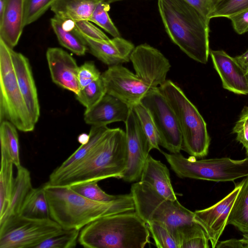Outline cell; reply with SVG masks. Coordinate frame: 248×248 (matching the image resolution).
<instances>
[{
    "mask_svg": "<svg viewBox=\"0 0 248 248\" xmlns=\"http://www.w3.org/2000/svg\"><path fill=\"white\" fill-rule=\"evenodd\" d=\"M128 160L126 134L120 128H110L85 157L66 170L51 173L48 184L71 186L111 177L122 178Z\"/></svg>",
    "mask_w": 248,
    "mask_h": 248,
    "instance_id": "6da1fadb",
    "label": "cell"
},
{
    "mask_svg": "<svg viewBox=\"0 0 248 248\" xmlns=\"http://www.w3.org/2000/svg\"><path fill=\"white\" fill-rule=\"evenodd\" d=\"M50 218L64 229L80 230L100 218L117 214L135 212L131 193L116 200L101 202L88 199L70 186L43 185Z\"/></svg>",
    "mask_w": 248,
    "mask_h": 248,
    "instance_id": "7a4b0ae2",
    "label": "cell"
},
{
    "mask_svg": "<svg viewBox=\"0 0 248 248\" xmlns=\"http://www.w3.org/2000/svg\"><path fill=\"white\" fill-rule=\"evenodd\" d=\"M159 13L168 36L193 60L202 64L209 55V25L184 0H157Z\"/></svg>",
    "mask_w": 248,
    "mask_h": 248,
    "instance_id": "3957f363",
    "label": "cell"
},
{
    "mask_svg": "<svg viewBox=\"0 0 248 248\" xmlns=\"http://www.w3.org/2000/svg\"><path fill=\"white\" fill-rule=\"evenodd\" d=\"M135 211L147 223L156 221L165 225L180 248L186 240L206 233L194 219V213L177 200L172 201L159 195L149 185L140 181L131 188Z\"/></svg>",
    "mask_w": 248,
    "mask_h": 248,
    "instance_id": "277c9868",
    "label": "cell"
},
{
    "mask_svg": "<svg viewBox=\"0 0 248 248\" xmlns=\"http://www.w3.org/2000/svg\"><path fill=\"white\" fill-rule=\"evenodd\" d=\"M146 223L135 212L108 216L86 225L78 241L87 248H143L150 242Z\"/></svg>",
    "mask_w": 248,
    "mask_h": 248,
    "instance_id": "5b68a950",
    "label": "cell"
},
{
    "mask_svg": "<svg viewBox=\"0 0 248 248\" xmlns=\"http://www.w3.org/2000/svg\"><path fill=\"white\" fill-rule=\"evenodd\" d=\"M176 116L182 136V150L202 158L208 153L210 138L206 123L182 89L170 80L159 87Z\"/></svg>",
    "mask_w": 248,
    "mask_h": 248,
    "instance_id": "8992f818",
    "label": "cell"
},
{
    "mask_svg": "<svg viewBox=\"0 0 248 248\" xmlns=\"http://www.w3.org/2000/svg\"><path fill=\"white\" fill-rule=\"evenodd\" d=\"M171 169L181 178L214 182L233 181L248 176V156L241 160L228 157L197 160L184 157L180 153L161 152Z\"/></svg>",
    "mask_w": 248,
    "mask_h": 248,
    "instance_id": "52a82bcc",
    "label": "cell"
},
{
    "mask_svg": "<svg viewBox=\"0 0 248 248\" xmlns=\"http://www.w3.org/2000/svg\"><path fill=\"white\" fill-rule=\"evenodd\" d=\"M0 122L8 121L17 129L33 130V123L19 88L10 48L0 38Z\"/></svg>",
    "mask_w": 248,
    "mask_h": 248,
    "instance_id": "ba28073f",
    "label": "cell"
},
{
    "mask_svg": "<svg viewBox=\"0 0 248 248\" xmlns=\"http://www.w3.org/2000/svg\"><path fill=\"white\" fill-rule=\"evenodd\" d=\"M63 229L50 218L19 215L0 226V248H36Z\"/></svg>",
    "mask_w": 248,
    "mask_h": 248,
    "instance_id": "9c48e42d",
    "label": "cell"
},
{
    "mask_svg": "<svg viewBox=\"0 0 248 248\" xmlns=\"http://www.w3.org/2000/svg\"><path fill=\"white\" fill-rule=\"evenodd\" d=\"M150 112L159 144L170 153H180L182 136L176 116L159 88H151L140 101Z\"/></svg>",
    "mask_w": 248,
    "mask_h": 248,
    "instance_id": "30bf717a",
    "label": "cell"
},
{
    "mask_svg": "<svg viewBox=\"0 0 248 248\" xmlns=\"http://www.w3.org/2000/svg\"><path fill=\"white\" fill-rule=\"evenodd\" d=\"M101 78L106 93L118 98L130 108L140 102L151 89L122 64L108 66L101 74Z\"/></svg>",
    "mask_w": 248,
    "mask_h": 248,
    "instance_id": "8fae6325",
    "label": "cell"
},
{
    "mask_svg": "<svg viewBox=\"0 0 248 248\" xmlns=\"http://www.w3.org/2000/svg\"><path fill=\"white\" fill-rule=\"evenodd\" d=\"M128 153L126 169L121 179L127 182H137L152 150L140 121L131 108L124 123Z\"/></svg>",
    "mask_w": 248,
    "mask_h": 248,
    "instance_id": "7c38bea8",
    "label": "cell"
},
{
    "mask_svg": "<svg viewBox=\"0 0 248 248\" xmlns=\"http://www.w3.org/2000/svg\"><path fill=\"white\" fill-rule=\"evenodd\" d=\"M130 60L135 74L150 88H158L167 80L171 65L157 49L146 43L139 45L135 47Z\"/></svg>",
    "mask_w": 248,
    "mask_h": 248,
    "instance_id": "4fadbf2b",
    "label": "cell"
},
{
    "mask_svg": "<svg viewBox=\"0 0 248 248\" xmlns=\"http://www.w3.org/2000/svg\"><path fill=\"white\" fill-rule=\"evenodd\" d=\"M242 184V181L235 184L230 193L213 205L194 212L195 221L204 230L213 248H216L228 225L229 214Z\"/></svg>",
    "mask_w": 248,
    "mask_h": 248,
    "instance_id": "5bb4252c",
    "label": "cell"
},
{
    "mask_svg": "<svg viewBox=\"0 0 248 248\" xmlns=\"http://www.w3.org/2000/svg\"><path fill=\"white\" fill-rule=\"evenodd\" d=\"M46 57L52 81L59 86L77 94L80 90L79 67L75 59L58 47L48 48Z\"/></svg>",
    "mask_w": 248,
    "mask_h": 248,
    "instance_id": "9a60e30c",
    "label": "cell"
},
{
    "mask_svg": "<svg viewBox=\"0 0 248 248\" xmlns=\"http://www.w3.org/2000/svg\"><path fill=\"white\" fill-rule=\"evenodd\" d=\"M214 66L218 74L224 89L238 94H248L246 72L235 58L222 50L210 49Z\"/></svg>",
    "mask_w": 248,
    "mask_h": 248,
    "instance_id": "2e32d148",
    "label": "cell"
},
{
    "mask_svg": "<svg viewBox=\"0 0 248 248\" xmlns=\"http://www.w3.org/2000/svg\"><path fill=\"white\" fill-rule=\"evenodd\" d=\"M81 35L91 53L108 66L122 64L130 61L131 54L135 47L131 42L121 37H113L108 40H99Z\"/></svg>",
    "mask_w": 248,
    "mask_h": 248,
    "instance_id": "e0dca14e",
    "label": "cell"
},
{
    "mask_svg": "<svg viewBox=\"0 0 248 248\" xmlns=\"http://www.w3.org/2000/svg\"><path fill=\"white\" fill-rule=\"evenodd\" d=\"M11 53L19 88L31 119L35 124L40 117V106L29 61L22 54L12 48Z\"/></svg>",
    "mask_w": 248,
    "mask_h": 248,
    "instance_id": "ac0fdd59",
    "label": "cell"
},
{
    "mask_svg": "<svg viewBox=\"0 0 248 248\" xmlns=\"http://www.w3.org/2000/svg\"><path fill=\"white\" fill-rule=\"evenodd\" d=\"M131 108L118 98L106 93L97 104L86 109L84 119L86 124L92 125L107 126L114 122L125 123Z\"/></svg>",
    "mask_w": 248,
    "mask_h": 248,
    "instance_id": "d6986e66",
    "label": "cell"
},
{
    "mask_svg": "<svg viewBox=\"0 0 248 248\" xmlns=\"http://www.w3.org/2000/svg\"><path fill=\"white\" fill-rule=\"evenodd\" d=\"M24 25V0H6L0 16V38L11 48L18 43Z\"/></svg>",
    "mask_w": 248,
    "mask_h": 248,
    "instance_id": "ffe728a7",
    "label": "cell"
},
{
    "mask_svg": "<svg viewBox=\"0 0 248 248\" xmlns=\"http://www.w3.org/2000/svg\"><path fill=\"white\" fill-rule=\"evenodd\" d=\"M140 181L149 185L164 198L172 201L177 200L167 167L150 155L144 166Z\"/></svg>",
    "mask_w": 248,
    "mask_h": 248,
    "instance_id": "44dd1931",
    "label": "cell"
},
{
    "mask_svg": "<svg viewBox=\"0 0 248 248\" xmlns=\"http://www.w3.org/2000/svg\"><path fill=\"white\" fill-rule=\"evenodd\" d=\"M50 23L62 46L77 55H85L88 48L83 37L75 29L74 21L54 16L50 19Z\"/></svg>",
    "mask_w": 248,
    "mask_h": 248,
    "instance_id": "7402d4cb",
    "label": "cell"
},
{
    "mask_svg": "<svg viewBox=\"0 0 248 248\" xmlns=\"http://www.w3.org/2000/svg\"><path fill=\"white\" fill-rule=\"evenodd\" d=\"M16 169L17 174L10 205L4 215L0 217V226L20 215L24 202L33 188L28 170L21 165Z\"/></svg>",
    "mask_w": 248,
    "mask_h": 248,
    "instance_id": "603a6c76",
    "label": "cell"
},
{
    "mask_svg": "<svg viewBox=\"0 0 248 248\" xmlns=\"http://www.w3.org/2000/svg\"><path fill=\"white\" fill-rule=\"evenodd\" d=\"M102 0H56L50 9L55 16L64 20H88Z\"/></svg>",
    "mask_w": 248,
    "mask_h": 248,
    "instance_id": "cb8c5ba5",
    "label": "cell"
},
{
    "mask_svg": "<svg viewBox=\"0 0 248 248\" xmlns=\"http://www.w3.org/2000/svg\"><path fill=\"white\" fill-rule=\"evenodd\" d=\"M13 162L7 151L1 148L0 171V217L9 207L14 189Z\"/></svg>",
    "mask_w": 248,
    "mask_h": 248,
    "instance_id": "d4e9b609",
    "label": "cell"
},
{
    "mask_svg": "<svg viewBox=\"0 0 248 248\" xmlns=\"http://www.w3.org/2000/svg\"><path fill=\"white\" fill-rule=\"evenodd\" d=\"M242 186L229 214L227 224L248 234V176L242 181Z\"/></svg>",
    "mask_w": 248,
    "mask_h": 248,
    "instance_id": "484cf974",
    "label": "cell"
},
{
    "mask_svg": "<svg viewBox=\"0 0 248 248\" xmlns=\"http://www.w3.org/2000/svg\"><path fill=\"white\" fill-rule=\"evenodd\" d=\"M20 215L33 218H50L44 185L31 190L24 202Z\"/></svg>",
    "mask_w": 248,
    "mask_h": 248,
    "instance_id": "4316f807",
    "label": "cell"
},
{
    "mask_svg": "<svg viewBox=\"0 0 248 248\" xmlns=\"http://www.w3.org/2000/svg\"><path fill=\"white\" fill-rule=\"evenodd\" d=\"M110 129V128L107 126L92 125L89 134L88 141L85 144H81L78 149L63 162L61 165L56 168L51 173L57 174L60 173L82 159L105 136Z\"/></svg>",
    "mask_w": 248,
    "mask_h": 248,
    "instance_id": "83f0119b",
    "label": "cell"
},
{
    "mask_svg": "<svg viewBox=\"0 0 248 248\" xmlns=\"http://www.w3.org/2000/svg\"><path fill=\"white\" fill-rule=\"evenodd\" d=\"M16 127L8 121L0 122V139L1 148L9 154L14 166H21L19 156V144Z\"/></svg>",
    "mask_w": 248,
    "mask_h": 248,
    "instance_id": "f1b7e54d",
    "label": "cell"
},
{
    "mask_svg": "<svg viewBox=\"0 0 248 248\" xmlns=\"http://www.w3.org/2000/svg\"><path fill=\"white\" fill-rule=\"evenodd\" d=\"M132 108L140 121L142 128L148 140L151 149H155L161 152L159 147L157 132L148 109L141 102L135 105Z\"/></svg>",
    "mask_w": 248,
    "mask_h": 248,
    "instance_id": "f546056e",
    "label": "cell"
},
{
    "mask_svg": "<svg viewBox=\"0 0 248 248\" xmlns=\"http://www.w3.org/2000/svg\"><path fill=\"white\" fill-rule=\"evenodd\" d=\"M106 93L105 86L101 75L98 79L80 89L75 95L77 100L86 109H88L97 104Z\"/></svg>",
    "mask_w": 248,
    "mask_h": 248,
    "instance_id": "4dcf8cb0",
    "label": "cell"
},
{
    "mask_svg": "<svg viewBox=\"0 0 248 248\" xmlns=\"http://www.w3.org/2000/svg\"><path fill=\"white\" fill-rule=\"evenodd\" d=\"M96 181L81 183L70 186L71 188L78 194L92 200L101 202H108L117 199L118 195H112L104 191L98 185Z\"/></svg>",
    "mask_w": 248,
    "mask_h": 248,
    "instance_id": "1f68e13d",
    "label": "cell"
},
{
    "mask_svg": "<svg viewBox=\"0 0 248 248\" xmlns=\"http://www.w3.org/2000/svg\"><path fill=\"white\" fill-rule=\"evenodd\" d=\"M80 230L64 229L42 242L36 248H72L76 246Z\"/></svg>",
    "mask_w": 248,
    "mask_h": 248,
    "instance_id": "d6a6232c",
    "label": "cell"
},
{
    "mask_svg": "<svg viewBox=\"0 0 248 248\" xmlns=\"http://www.w3.org/2000/svg\"><path fill=\"white\" fill-rule=\"evenodd\" d=\"M110 4L103 0L95 6L89 21L94 23L113 37H121V34L108 15Z\"/></svg>",
    "mask_w": 248,
    "mask_h": 248,
    "instance_id": "836d02e7",
    "label": "cell"
},
{
    "mask_svg": "<svg viewBox=\"0 0 248 248\" xmlns=\"http://www.w3.org/2000/svg\"><path fill=\"white\" fill-rule=\"evenodd\" d=\"M146 224L157 248H179L176 239L165 225L156 221Z\"/></svg>",
    "mask_w": 248,
    "mask_h": 248,
    "instance_id": "e575fe53",
    "label": "cell"
},
{
    "mask_svg": "<svg viewBox=\"0 0 248 248\" xmlns=\"http://www.w3.org/2000/svg\"><path fill=\"white\" fill-rule=\"evenodd\" d=\"M56 0H24L25 26L41 16Z\"/></svg>",
    "mask_w": 248,
    "mask_h": 248,
    "instance_id": "d590c367",
    "label": "cell"
},
{
    "mask_svg": "<svg viewBox=\"0 0 248 248\" xmlns=\"http://www.w3.org/2000/svg\"><path fill=\"white\" fill-rule=\"evenodd\" d=\"M247 9H248V0H223L217 5L210 18H229Z\"/></svg>",
    "mask_w": 248,
    "mask_h": 248,
    "instance_id": "8d00e7d4",
    "label": "cell"
},
{
    "mask_svg": "<svg viewBox=\"0 0 248 248\" xmlns=\"http://www.w3.org/2000/svg\"><path fill=\"white\" fill-rule=\"evenodd\" d=\"M232 133L236 135V140L246 150L248 149V107L245 106L242 109L239 118L232 129Z\"/></svg>",
    "mask_w": 248,
    "mask_h": 248,
    "instance_id": "74e56055",
    "label": "cell"
},
{
    "mask_svg": "<svg viewBox=\"0 0 248 248\" xmlns=\"http://www.w3.org/2000/svg\"><path fill=\"white\" fill-rule=\"evenodd\" d=\"M101 74L93 62H87L79 67L78 79L80 90L98 79Z\"/></svg>",
    "mask_w": 248,
    "mask_h": 248,
    "instance_id": "f35d334b",
    "label": "cell"
},
{
    "mask_svg": "<svg viewBox=\"0 0 248 248\" xmlns=\"http://www.w3.org/2000/svg\"><path fill=\"white\" fill-rule=\"evenodd\" d=\"M75 29L82 35L91 39L108 40L110 39L99 28L88 20L74 21Z\"/></svg>",
    "mask_w": 248,
    "mask_h": 248,
    "instance_id": "ab89813d",
    "label": "cell"
},
{
    "mask_svg": "<svg viewBox=\"0 0 248 248\" xmlns=\"http://www.w3.org/2000/svg\"><path fill=\"white\" fill-rule=\"evenodd\" d=\"M194 7L209 25L210 16L223 0H184Z\"/></svg>",
    "mask_w": 248,
    "mask_h": 248,
    "instance_id": "60d3db41",
    "label": "cell"
},
{
    "mask_svg": "<svg viewBox=\"0 0 248 248\" xmlns=\"http://www.w3.org/2000/svg\"><path fill=\"white\" fill-rule=\"evenodd\" d=\"M228 18L231 20L233 29L237 33L242 34L248 32V9L233 15Z\"/></svg>",
    "mask_w": 248,
    "mask_h": 248,
    "instance_id": "b9f144b4",
    "label": "cell"
},
{
    "mask_svg": "<svg viewBox=\"0 0 248 248\" xmlns=\"http://www.w3.org/2000/svg\"><path fill=\"white\" fill-rule=\"evenodd\" d=\"M209 241L207 235L196 236L184 241L180 248H208Z\"/></svg>",
    "mask_w": 248,
    "mask_h": 248,
    "instance_id": "7bdbcfd3",
    "label": "cell"
},
{
    "mask_svg": "<svg viewBox=\"0 0 248 248\" xmlns=\"http://www.w3.org/2000/svg\"><path fill=\"white\" fill-rule=\"evenodd\" d=\"M216 248H248V234H243V237L241 239L233 238L218 242Z\"/></svg>",
    "mask_w": 248,
    "mask_h": 248,
    "instance_id": "ee69618b",
    "label": "cell"
},
{
    "mask_svg": "<svg viewBox=\"0 0 248 248\" xmlns=\"http://www.w3.org/2000/svg\"><path fill=\"white\" fill-rule=\"evenodd\" d=\"M236 61L246 71H248V49L242 54L234 57Z\"/></svg>",
    "mask_w": 248,
    "mask_h": 248,
    "instance_id": "f6af8a7d",
    "label": "cell"
},
{
    "mask_svg": "<svg viewBox=\"0 0 248 248\" xmlns=\"http://www.w3.org/2000/svg\"><path fill=\"white\" fill-rule=\"evenodd\" d=\"M89 139V134L87 135L86 134L83 133L79 135L78 138V140L81 144H84L88 141Z\"/></svg>",
    "mask_w": 248,
    "mask_h": 248,
    "instance_id": "bcb514c9",
    "label": "cell"
},
{
    "mask_svg": "<svg viewBox=\"0 0 248 248\" xmlns=\"http://www.w3.org/2000/svg\"><path fill=\"white\" fill-rule=\"evenodd\" d=\"M6 0H0V16L2 15L5 8Z\"/></svg>",
    "mask_w": 248,
    "mask_h": 248,
    "instance_id": "7dc6e473",
    "label": "cell"
},
{
    "mask_svg": "<svg viewBox=\"0 0 248 248\" xmlns=\"http://www.w3.org/2000/svg\"><path fill=\"white\" fill-rule=\"evenodd\" d=\"M102 0L103 1H104L105 2L110 4V3L114 2L124 0Z\"/></svg>",
    "mask_w": 248,
    "mask_h": 248,
    "instance_id": "c3c4849f",
    "label": "cell"
},
{
    "mask_svg": "<svg viewBox=\"0 0 248 248\" xmlns=\"http://www.w3.org/2000/svg\"><path fill=\"white\" fill-rule=\"evenodd\" d=\"M246 154H247V155H248V149H247V150H246Z\"/></svg>",
    "mask_w": 248,
    "mask_h": 248,
    "instance_id": "681fc988",
    "label": "cell"
},
{
    "mask_svg": "<svg viewBox=\"0 0 248 248\" xmlns=\"http://www.w3.org/2000/svg\"><path fill=\"white\" fill-rule=\"evenodd\" d=\"M246 75H247V78L248 79V71L246 72Z\"/></svg>",
    "mask_w": 248,
    "mask_h": 248,
    "instance_id": "f907efd6",
    "label": "cell"
}]
</instances>
